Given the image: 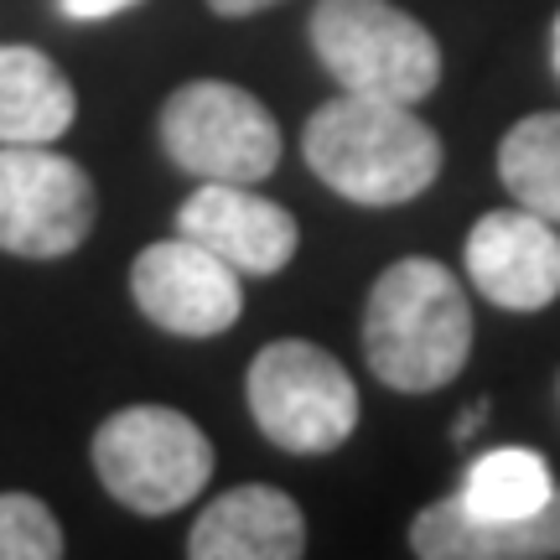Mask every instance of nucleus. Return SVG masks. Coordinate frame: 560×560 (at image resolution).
Segmentation results:
<instances>
[{"mask_svg":"<svg viewBox=\"0 0 560 560\" xmlns=\"http://www.w3.org/2000/svg\"><path fill=\"white\" fill-rule=\"evenodd\" d=\"M301 156L359 208H400L441 177V136L410 104L348 89L306 120Z\"/></svg>","mask_w":560,"mask_h":560,"instance_id":"obj_1","label":"nucleus"},{"mask_svg":"<svg viewBox=\"0 0 560 560\" xmlns=\"http://www.w3.org/2000/svg\"><path fill=\"white\" fill-rule=\"evenodd\" d=\"M472 353V306L441 260H395L363 306V359L389 389L431 395Z\"/></svg>","mask_w":560,"mask_h":560,"instance_id":"obj_2","label":"nucleus"},{"mask_svg":"<svg viewBox=\"0 0 560 560\" xmlns=\"http://www.w3.org/2000/svg\"><path fill=\"white\" fill-rule=\"evenodd\" d=\"M312 52L348 94L420 104L441 83V47L395 0H317Z\"/></svg>","mask_w":560,"mask_h":560,"instance_id":"obj_3","label":"nucleus"},{"mask_svg":"<svg viewBox=\"0 0 560 560\" xmlns=\"http://www.w3.org/2000/svg\"><path fill=\"white\" fill-rule=\"evenodd\" d=\"M249 416L291 457H327L359 425V384L327 348L306 338L265 342L249 363Z\"/></svg>","mask_w":560,"mask_h":560,"instance_id":"obj_4","label":"nucleus"},{"mask_svg":"<svg viewBox=\"0 0 560 560\" xmlns=\"http://www.w3.org/2000/svg\"><path fill=\"white\" fill-rule=\"evenodd\" d=\"M94 472L104 493L136 514H172L213 478V441L172 405H125L94 431Z\"/></svg>","mask_w":560,"mask_h":560,"instance_id":"obj_5","label":"nucleus"},{"mask_svg":"<svg viewBox=\"0 0 560 560\" xmlns=\"http://www.w3.org/2000/svg\"><path fill=\"white\" fill-rule=\"evenodd\" d=\"M161 151L202 182L255 187L280 166V125L240 83L192 79L161 104Z\"/></svg>","mask_w":560,"mask_h":560,"instance_id":"obj_6","label":"nucleus"},{"mask_svg":"<svg viewBox=\"0 0 560 560\" xmlns=\"http://www.w3.org/2000/svg\"><path fill=\"white\" fill-rule=\"evenodd\" d=\"M100 213V192L73 156L47 145H0V249L21 260L73 255Z\"/></svg>","mask_w":560,"mask_h":560,"instance_id":"obj_7","label":"nucleus"},{"mask_svg":"<svg viewBox=\"0 0 560 560\" xmlns=\"http://www.w3.org/2000/svg\"><path fill=\"white\" fill-rule=\"evenodd\" d=\"M130 296L140 317L172 338H213L229 332L244 312V276L213 249L192 240H161L130 265Z\"/></svg>","mask_w":560,"mask_h":560,"instance_id":"obj_8","label":"nucleus"},{"mask_svg":"<svg viewBox=\"0 0 560 560\" xmlns=\"http://www.w3.org/2000/svg\"><path fill=\"white\" fill-rule=\"evenodd\" d=\"M467 280L503 312H545L560 296V223L529 208L482 213L462 249Z\"/></svg>","mask_w":560,"mask_h":560,"instance_id":"obj_9","label":"nucleus"},{"mask_svg":"<svg viewBox=\"0 0 560 560\" xmlns=\"http://www.w3.org/2000/svg\"><path fill=\"white\" fill-rule=\"evenodd\" d=\"M177 234L213 249L240 276H280L301 244L296 219L280 202L249 192V182H202L177 208Z\"/></svg>","mask_w":560,"mask_h":560,"instance_id":"obj_10","label":"nucleus"},{"mask_svg":"<svg viewBox=\"0 0 560 560\" xmlns=\"http://www.w3.org/2000/svg\"><path fill=\"white\" fill-rule=\"evenodd\" d=\"M410 550L420 560H556L560 556V488L556 499L520 520H482L467 503L436 499L410 520Z\"/></svg>","mask_w":560,"mask_h":560,"instance_id":"obj_11","label":"nucleus"},{"mask_svg":"<svg viewBox=\"0 0 560 560\" xmlns=\"http://www.w3.org/2000/svg\"><path fill=\"white\" fill-rule=\"evenodd\" d=\"M192 560H296L306 556V520L291 493L270 482L229 488L198 514L187 535Z\"/></svg>","mask_w":560,"mask_h":560,"instance_id":"obj_12","label":"nucleus"},{"mask_svg":"<svg viewBox=\"0 0 560 560\" xmlns=\"http://www.w3.org/2000/svg\"><path fill=\"white\" fill-rule=\"evenodd\" d=\"M73 115L79 94L58 62L37 47L0 42V145H52Z\"/></svg>","mask_w":560,"mask_h":560,"instance_id":"obj_13","label":"nucleus"},{"mask_svg":"<svg viewBox=\"0 0 560 560\" xmlns=\"http://www.w3.org/2000/svg\"><path fill=\"white\" fill-rule=\"evenodd\" d=\"M457 499L482 520H520V514H535L556 499V478H550L540 452L493 446V452H478L467 462Z\"/></svg>","mask_w":560,"mask_h":560,"instance_id":"obj_14","label":"nucleus"},{"mask_svg":"<svg viewBox=\"0 0 560 560\" xmlns=\"http://www.w3.org/2000/svg\"><path fill=\"white\" fill-rule=\"evenodd\" d=\"M499 182L520 208L560 223V109L509 125L499 140Z\"/></svg>","mask_w":560,"mask_h":560,"instance_id":"obj_15","label":"nucleus"},{"mask_svg":"<svg viewBox=\"0 0 560 560\" xmlns=\"http://www.w3.org/2000/svg\"><path fill=\"white\" fill-rule=\"evenodd\" d=\"M68 550L62 524L32 493H0V560H58Z\"/></svg>","mask_w":560,"mask_h":560,"instance_id":"obj_16","label":"nucleus"},{"mask_svg":"<svg viewBox=\"0 0 560 560\" xmlns=\"http://www.w3.org/2000/svg\"><path fill=\"white\" fill-rule=\"evenodd\" d=\"M130 5H140V0H62V16L104 21V16H120V11H130Z\"/></svg>","mask_w":560,"mask_h":560,"instance_id":"obj_17","label":"nucleus"},{"mask_svg":"<svg viewBox=\"0 0 560 560\" xmlns=\"http://www.w3.org/2000/svg\"><path fill=\"white\" fill-rule=\"evenodd\" d=\"M280 0H208L213 16H255V11H270Z\"/></svg>","mask_w":560,"mask_h":560,"instance_id":"obj_18","label":"nucleus"},{"mask_svg":"<svg viewBox=\"0 0 560 560\" xmlns=\"http://www.w3.org/2000/svg\"><path fill=\"white\" fill-rule=\"evenodd\" d=\"M488 410H493V405H488V400L467 405V410H462V420H457V431H452V436H457V441H472V431H482V420H488Z\"/></svg>","mask_w":560,"mask_h":560,"instance_id":"obj_19","label":"nucleus"},{"mask_svg":"<svg viewBox=\"0 0 560 560\" xmlns=\"http://www.w3.org/2000/svg\"><path fill=\"white\" fill-rule=\"evenodd\" d=\"M550 68H556V79H560V16L550 26Z\"/></svg>","mask_w":560,"mask_h":560,"instance_id":"obj_20","label":"nucleus"}]
</instances>
